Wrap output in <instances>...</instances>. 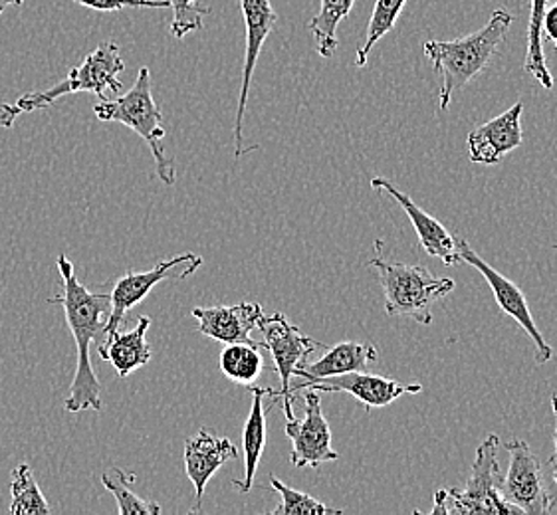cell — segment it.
Wrapping results in <instances>:
<instances>
[{
    "label": "cell",
    "mask_w": 557,
    "mask_h": 515,
    "mask_svg": "<svg viewBox=\"0 0 557 515\" xmlns=\"http://www.w3.org/2000/svg\"><path fill=\"white\" fill-rule=\"evenodd\" d=\"M58 269L62 276V293L50 298L48 302L57 303L64 310L67 327L78 349L76 375L64 406L67 413H100L103 409L101 382L91 365L89 346L94 341H98V346L106 343V324L112 312V298L108 293H94L82 286L74 274V264L67 260L66 254L58 256Z\"/></svg>",
    "instance_id": "cell-1"
},
{
    "label": "cell",
    "mask_w": 557,
    "mask_h": 515,
    "mask_svg": "<svg viewBox=\"0 0 557 515\" xmlns=\"http://www.w3.org/2000/svg\"><path fill=\"white\" fill-rule=\"evenodd\" d=\"M512 23V14L498 9L492 12L488 24H484L476 33L457 40H429L424 45V54L443 78L438 98L443 112L448 110L453 96L491 64Z\"/></svg>",
    "instance_id": "cell-2"
},
{
    "label": "cell",
    "mask_w": 557,
    "mask_h": 515,
    "mask_svg": "<svg viewBox=\"0 0 557 515\" xmlns=\"http://www.w3.org/2000/svg\"><path fill=\"white\" fill-rule=\"evenodd\" d=\"M383 242H375L377 256L369 260V268L380 272L385 296V312L391 317H412L417 324H433V305L455 290V280L435 276L424 266L389 262L381 254Z\"/></svg>",
    "instance_id": "cell-3"
},
{
    "label": "cell",
    "mask_w": 557,
    "mask_h": 515,
    "mask_svg": "<svg viewBox=\"0 0 557 515\" xmlns=\"http://www.w3.org/2000/svg\"><path fill=\"white\" fill-rule=\"evenodd\" d=\"M94 113L100 122H115V124L125 125L132 131L139 135L146 141L153 159H156V168L159 179L165 185H175L177 171L173 161L165 153V127L161 125L163 115L157 108L153 100V86H151V74L149 67H141L137 78H135L134 88L123 93L117 100H100L96 103Z\"/></svg>",
    "instance_id": "cell-4"
},
{
    "label": "cell",
    "mask_w": 557,
    "mask_h": 515,
    "mask_svg": "<svg viewBox=\"0 0 557 515\" xmlns=\"http://www.w3.org/2000/svg\"><path fill=\"white\" fill-rule=\"evenodd\" d=\"M500 438L491 435L479 450L465 490H436L433 515H522L518 507L502 498V472L498 462Z\"/></svg>",
    "instance_id": "cell-5"
},
{
    "label": "cell",
    "mask_w": 557,
    "mask_h": 515,
    "mask_svg": "<svg viewBox=\"0 0 557 515\" xmlns=\"http://www.w3.org/2000/svg\"><path fill=\"white\" fill-rule=\"evenodd\" d=\"M123 70H125V62H123L120 46L115 42H103L89 56H86L78 67H74L64 81L45 91L24 93L14 105L23 113L36 112V110L50 108L52 103H57L58 98L79 93V91L94 93L100 100H108V93L117 96L122 91L120 74Z\"/></svg>",
    "instance_id": "cell-6"
},
{
    "label": "cell",
    "mask_w": 557,
    "mask_h": 515,
    "mask_svg": "<svg viewBox=\"0 0 557 515\" xmlns=\"http://www.w3.org/2000/svg\"><path fill=\"white\" fill-rule=\"evenodd\" d=\"M258 329L264 336V349L270 351L274 359V367L280 377V391H276V399H282V411L286 420L296 418L294 416V392H292V377L306 363V359L312 355L313 351L323 349L325 346L313 341L312 337L304 336L296 325L288 322L284 314L264 315V319L258 325Z\"/></svg>",
    "instance_id": "cell-7"
},
{
    "label": "cell",
    "mask_w": 557,
    "mask_h": 515,
    "mask_svg": "<svg viewBox=\"0 0 557 515\" xmlns=\"http://www.w3.org/2000/svg\"><path fill=\"white\" fill-rule=\"evenodd\" d=\"M506 449L510 454V466L502 478V498L518 507L520 514H549L556 504V495L549 490L534 452L520 438H512Z\"/></svg>",
    "instance_id": "cell-8"
},
{
    "label": "cell",
    "mask_w": 557,
    "mask_h": 515,
    "mask_svg": "<svg viewBox=\"0 0 557 515\" xmlns=\"http://www.w3.org/2000/svg\"><path fill=\"white\" fill-rule=\"evenodd\" d=\"M458 254L462 264H470L472 268L479 269L482 278L491 286L494 300L498 303L502 314L512 317L516 324L524 329L528 336L532 337L535 346V361L540 365L547 363L554 357V349L547 346L546 339L542 336L540 327L535 325L534 315L530 312V305L525 300L524 291L520 290L512 280H508L498 269L492 268L488 262H484L482 258L470 248L467 240H458Z\"/></svg>",
    "instance_id": "cell-9"
},
{
    "label": "cell",
    "mask_w": 557,
    "mask_h": 515,
    "mask_svg": "<svg viewBox=\"0 0 557 515\" xmlns=\"http://www.w3.org/2000/svg\"><path fill=\"white\" fill-rule=\"evenodd\" d=\"M304 418L286 423L292 440V464L296 468H318L323 462H334L339 454L332 447V430L322 411L320 392L308 389L304 397Z\"/></svg>",
    "instance_id": "cell-10"
},
{
    "label": "cell",
    "mask_w": 557,
    "mask_h": 515,
    "mask_svg": "<svg viewBox=\"0 0 557 515\" xmlns=\"http://www.w3.org/2000/svg\"><path fill=\"white\" fill-rule=\"evenodd\" d=\"M240 12L246 26V52L245 66H243V84H240V98H238V112L235 122V158L245 155V125L246 105H248V91L252 84V76L257 70L260 50L267 42L268 36L274 30V24L278 21L276 12L272 9L270 0H240Z\"/></svg>",
    "instance_id": "cell-11"
},
{
    "label": "cell",
    "mask_w": 557,
    "mask_h": 515,
    "mask_svg": "<svg viewBox=\"0 0 557 515\" xmlns=\"http://www.w3.org/2000/svg\"><path fill=\"white\" fill-rule=\"evenodd\" d=\"M178 266H193V268L199 269L202 266V258L193 254V252H185L181 256L159 262L156 268L149 269V272H137V274L129 272L117 280L115 288L110 293L112 312H110L108 324H106V341L120 329V325L125 322L129 310L137 303L144 302L149 296V291L153 290L157 284L168 280L171 272L178 268Z\"/></svg>",
    "instance_id": "cell-12"
},
{
    "label": "cell",
    "mask_w": 557,
    "mask_h": 515,
    "mask_svg": "<svg viewBox=\"0 0 557 515\" xmlns=\"http://www.w3.org/2000/svg\"><path fill=\"white\" fill-rule=\"evenodd\" d=\"M301 389H313L318 392H349L368 411L369 409L389 406L393 401H397L403 394H409V392L417 394V392L423 391L421 385H403V382L395 381V379H387V377H380V375H368V373H361V370H351V373H344V375L301 382L298 387H292L294 397Z\"/></svg>",
    "instance_id": "cell-13"
},
{
    "label": "cell",
    "mask_w": 557,
    "mask_h": 515,
    "mask_svg": "<svg viewBox=\"0 0 557 515\" xmlns=\"http://www.w3.org/2000/svg\"><path fill=\"white\" fill-rule=\"evenodd\" d=\"M238 459V449L226 437H216L201 428L195 437L185 440V472L195 488V505L190 514L201 512L202 495L207 483L226 462Z\"/></svg>",
    "instance_id": "cell-14"
},
{
    "label": "cell",
    "mask_w": 557,
    "mask_h": 515,
    "mask_svg": "<svg viewBox=\"0 0 557 515\" xmlns=\"http://www.w3.org/2000/svg\"><path fill=\"white\" fill-rule=\"evenodd\" d=\"M193 317L199 322V334L211 337L221 343H250L258 346L250 334L258 329L264 319V310L260 303L243 302L238 305H216V307H195Z\"/></svg>",
    "instance_id": "cell-15"
},
{
    "label": "cell",
    "mask_w": 557,
    "mask_h": 515,
    "mask_svg": "<svg viewBox=\"0 0 557 515\" xmlns=\"http://www.w3.org/2000/svg\"><path fill=\"white\" fill-rule=\"evenodd\" d=\"M524 103H513L488 124L480 125L469 134V158L480 165H498L510 151L524 143L522 134Z\"/></svg>",
    "instance_id": "cell-16"
},
{
    "label": "cell",
    "mask_w": 557,
    "mask_h": 515,
    "mask_svg": "<svg viewBox=\"0 0 557 515\" xmlns=\"http://www.w3.org/2000/svg\"><path fill=\"white\" fill-rule=\"evenodd\" d=\"M371 187L377 191H385L389 197L395 199L397 204H401L403 211L409 216L417 236H419V244L424 250V254L443 260L446 266H457L462 264L460 254H458V240L455 236L446 230L431 214L424 213L423 209L412 201L409 194L399 191L389 179L385 177H375L371 180Z\"/></svg>",
    "instance_id": "cell-17"
},
{
    "label": "cell",
    "mask_w": 557,
    "mask_h": 515,
    "mask_svg": "<svg viewBox=\"0 0 557 515\" xmlns=\"http://www.w3.org/2000/svg\"><path fill=\"white\" fill-rule=\"evenodd\" d=\"M377 361H380V353L373 346L357 343V341H342L334 348L327 349V353L315 363H304L300 369L294 373V377L315 381V379L344 375L351 370L368 369L369 365Z\"/></svg>",
    "instance_id": "cell-18"
},
{
    "label": "cell",
    "mask_w": 557,
    "mask_h": 515,
    "mask_svg": "<svg viewBox=\"0 0 557 515\" xmlns=\"http://www.w3.org/2000/svg\"><path fill=\"white\" fill-rule=\"evenodd\" d=\"M149 325L151 319L147 315H141L132 331L122 334L117 329L103 346H98L100 357L110 361L122 379L129 377L134 370L146 367L151 361V348L146 341Z\"/></svg>",
    "instance_id": "cell-19"
},
{
    "label": "cell",
    "mask_w": 557,
    "mask_h": 515,
    "mask_svg": "<svg viewBox=\"0 0 557 515\" xmlns=\"http://www.w3.org/2000/svg\"><path fill=\"white\" fill-rule=\"evenodd\" d=\"M252 391V409L246 418L245 430H243V452H245V478L233 480L238 492L248 493L255 486L258 462L262 456V450L267 447V411H264V399L276 397V391L250 385Z\"/></svg>",
    "instance_id": "cell-20"
},
{
    "label": "cell",
    "mask_w": 557,
    "mask_h": 515,
    "mask_svg": "<svg viewBox=\"0 0 557 515\" xmlns=\"http://www.w3.org/2000/svg\"><path fill=\"white\" fill-rule=\"evenodd\" d=\"M356 0H320V11L313 16L308 28L315 38L318 52L322 58H332L339 46L337 26L349 16Z\"/></svg>",
    "instance_id": "cell-21"
},
{
    "label": "cell",
    "mask_w": 557,
    "mask_h": 515,
    "mask_svg": "<svg viewBox=\"0 0 557 515\" xmlns=\"http://www.w3.org/2000/svg\"><path fill=\"white\" fill-rule=\"evenodd\" d=\"M547 9V0H530V24H528V50H525L524 72L532 74L535 81L554 90V78L547 67L546 52H544V34H542V18Z\"/></svg>",
    "instance_id": "cell-22"
},
{
    "label": "cell",
    "mask_w": 557,
    "mask_h": 515,
    "mask_svg": "<svg viewBox=\"0 0 557 515\" xmlns=\"http://www.w3.org/2000/svg\"><path fill=\"white\" fill-rule=\"evenodd\" d=\"M260 349H264V343H228V348L221 353V369L224 377L245 387L255 385L264 367Z\"/></svg>",
    "instance_id": "cell-23"
},
{
    "label": "cell",
    "mask_w": 557,
    "mask_h": 515,
    "mask_svg": "<svg viewBox=\"0 0 557 515\" xmlns=\"http://www.w3.org/2000/svg\"><path fill=\"white\" fill-rule=\"evenodd\" d=\"M137 480V476L132 472L122 470V468H112V470L101 474V483L106 490L112 492L115 502H117V512L120 515H159L161 505L156 502H147L141 495L132 490V483Z\"/></svg>",
    "instance_id": "cell-24"
},
{
    "label": "cell",
    "mask_w": 557,
    "mask_h": 515,
    "mask_svg": "<svg viewBox=\"0 0 557 515\" xmlns=\"http://www.w3.org/2000/svg\"><path fill=\"white\" fill-rule=\"evenodd\" d=\"M12 504L9 512L12 515H48L52 507L46 502L45 493L40 492L34 480L33 470L28 464H21L11 482Z\"/></svg>",
    "instance_id": "cell-25"
},
{
    "label": "cell",
    "mask_w": 557,
    "mask_h": 515,
    "mask_svg": "<svg viewBox=\"0 0 557 515\" xmlns=\"http://www.w3.org/2000/svg\"><path fill=\"white\" fill-rule=\"evenodd\" d=\"M407 0H377L371 18H369L368 33H366V42L357 50L356 64L359 67L368 64L369 52L373 50V46L380 42L385 34L393 30V26L399 21L403 9H405Z\"/></svg>",
    "instance_id": "cell-26"
},
{
    "label": "cell",
    "mask_w": 557,
    "mask_h": 515,
    "mask_svg": "<svg viewBox=\"0 0 557 515\" xmlns=\"http://www.w3.org/2000/svg\"><path fill=\"white\" fill-rule=\"evenodd\" d=\"M270 486L280 493V504L272 510V515H339L342 510H334L312 498L310 493L298 492L276 476H270Z\"/></svg>",
    "instance_id": "cell-27"
},
{
    "label": "cell",
    "mask_w": 557,
    "mask_h": 515,
    "mask_svg": "<svg viewBox=\"0 0 557 515\" xmlns=\"http://www.w3.org/2000/svg\"><path fill=\"white\" fill-rule=\"evenodd\" d=\"M169 9L173 11V21L169 30L177 40L201 30L202 18L211 14V9L199 7L197 0H169Z\"/></svg>",
    "instance_id": "cell-28"
},
{
    "label": "cell",
    "mask_w": 557,
    "mask_h": 515,
    "mask_svg": "<svg viewBox=\"0 0 557 515\" xmlns=\"http://www.w3.org/2000/svg\"><path fill=\"white\" fill-rule=\"evenodd\" d=\"M89 11L117 12L123 9H169V0H72Z\"/></svg>",
    "instance_id": "cell-29"
},
{
    "label": "cell",
    "mask_w": 557,
    "mask_h": 515,
    "mask_svg": "<svg viewBox=\"0 0 557 515\" xmlns=\"http://www.w3.org/2000/svg\"><path fill=\"white\" fill-rule=\"evenodd\" d=\"M542 34H546L547 40L554 45L557 50V2L547 7L542 18Z\"/></svg>",
    "instance_id": "cell-30"
},
{
    "label": "cell",
    "mask_w": 557,
    "mask_h": 515,
    "mask_svg": "<svg viewBox=\"0 0 557 515\" xmlns=\"http://www.w3.org/2000/svg\"><path fill=\"white\" fill-rule=\"evenodd\" d=\"M21 113L23 112H21L16 105H11V103H0V127L12 129L14 120H16Z\"/></svg>",
    "instance_id": "cell-31"
},
{
    "label": "cell",
    "mask_w": 557,
    "mask_h": 515,
    "mask_svg": "<svg viewBox=\"0 0 557 515\" xmlns=\"http://www.w3.org/2000/svg\"><path fill=\"white\" fill-rule=\"evenodd\" d=\"M552 409H554V416H556V432H554V454L549 459V466L554 472V480L557 482V394H552Z\"/></svg>",
    "instance_id": "cell-32"
},
{
    "label": "cell",
    "mask_w": 557,
    "mask_h": 515,
    "mask_svg": "<svg viewBox=\"0 0 557 515\" xmlns=\"http://www.w3.org/2000/svg\"><path fill=\"white\" fill-rule=\"evenodd\" d=\"M24 0H0V14L11 7H23Z\"/></svg>",
    "instance_id": "cell-33"
}]
</instances>
